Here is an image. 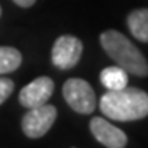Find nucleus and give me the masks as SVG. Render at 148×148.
<instances>
[{
  "label": "nucleus",
  "mask_w": 148,
  "mask_h": 148,
  "mask_svg": "<svg viewBox=\"0 0 148 148\" xmlns=\"http://www.w3.org/2000/svg\"><path fill=\"white\" fill-rule=\"evenodd\" d=\"M102 114L112 120L132 122L148 115V94L138 87L107 90L99 102Z\"/></svg>",
  "instance_id": "f257e3e1"
},
{
  "label": "nucleus",
  "mask_w": 148,
  "mask_h": 148,
  "mask_svg": "<svg viewBox=\"0 0 148 148\" xmlns=\"http://www.w3.org/2000/svg\"><path fill=\"white\" fill-rule=\"evenodd\" d=\"M101 45L106 53L132 76H148V63L142 51L125 35L115 30H107L101 35Z\"/></svg>",
  "instance_id": "f03ea898"
},
{
  "label": "nucleus",
  "mask_w": 148,
  "mask_h": 148,
  "mask_svg": "<svg viewBox=\"0 0 148 148\" xmlns=\"http://www.w3.org/2000/svg\"><path fill=\"white\" fill-rule=\"evenodd\" d=\"M63 95L69 107L77 114H92L95 109V94L90 84L84 79H68L63 86Z\"/></svg>",
  "instance_id": "7ed1b4c3"
},
{
  "label": "nucleus",
  "mask_w": 148,
  "mask_h": 148,
  "mask_svg": "<svg viewBox=\"0 0 148 148\" xmlns=\"http://www.w3.org/2000/svg\"><path fill=\"white\" fill-rule=\"evenodd\" d=\"M56 107L49 106V104H43V106L28 109L27 115L21 120V128L23 133L30 138H40L48 130L53 127L54 120H56Z\"/></svg>",
  "instance_id": "20e7f679"
},
{
  "label": "nucleus",
  "mask_w": 148,
  "mask_h": 148,
  "mask_svg": "<svg viewBox=\"0 0 148 148\" xmlns=\"http://www.w3.org/2000/svg\"><path fill=\"white\" fill-rule=\"evenodd\" d=\"M82 56V43L73 35L59 36L51 49V61L59 69H71L79 63Z\"/></svg>",
  "instance_id": "39448f33"
},
{
  "label": "nucleus",
  "mask_w": 148,
  "mask_h": 148,
  "mask_svg": "<svg viewBox=\"0 0 148 148\" xmlns=\"http://www.w3.org/2000/svg\"><path fill=\"white\" fill-rule=\"evenodd\" d=\"M54 92V82L53 79H49L46 76L36 77L35 81H32L28 86H25L20 90V104L27 109H33V107L43 106L49 101V97Z\"/></svg>",
  "instance_id": "423d86ee"
},
{
  "label": "nucleus",
  "mask_w": 148,
  "mask_h": 148,
  "mask_svg": "<svg viewBox=\"0 0 148 148\" xmlns=\"http://www.w3.org/2000/svg\"><path fill=\"white\" fill-rule=\"evenodd\" d=\"M90 132L97 142L109 148H123L127 145V135L120 128L112 125L104 117H94L90 120Z\"/></svg>",
  "instance_id": "0eeeda50"
},
{
  "label": "nucleus",
  "mask_w": 148,
  "mask_h": 148,
  "mask_svg": "<svg viewBox=\"0 0 148 148\" xmlns=\"http://www.w3.org/2000/svg\"><path fill=\"white\" fill-rule=\"evenodd\" d=\"M128 30L138 41L148 43V8L133 10L127 18Z\"/></svg>",
  "instance_id": "6e6552de"
},
{
  "label": "nucleus",
  "mask_w": 148,
  "mask_h": 148,
  "mask_svg": "<svg viewBox=\"0 0 148 148\" xmlns=\"http://www.w3.org/2000/svg\"><path fill=\"white\" fill-rule=\"evenodd\" d=\"M101 82L109 90H119L123 89L128 84V73L120 66H109L102 69L101 73Z\"/></svg>",
  "instance_id": "1a4fd4ad"
},
{
  "label": "nucleus",
  "mask_w": 148,
  "mask_h": 148,
  "mask_svg": "<svg viewBox=\"0 0 148 148\" xmlns=\"http://www.w3.org/2000/svg\"><path fill=\"white\" fill-rule=\"evenodd\" d=\"M21 64V54L10 46H0V74L13 73Z\"/></svg>",
  "instance_id": "9d476101"
},
{
  "label": "nucleus",
  "mask_w": 148,
  "mask_h": 148,
  "mask_svg": "<svg viewBox=\"0 0 148 148\" xmlns=\"http://www.w3.org/2000/svg\"><path fill=\"white\" fill-rule=\"evenodd\" d=\"M13 92V81L8 77H0V106L10 97Z\"/></svg>",
  "instance_id": "9b49d317"
},
{
  "label": "nucleus",
  "mask_w": 148,
  "mask_h": 148,
  "mask_svg": "<svg viewBox=\"0 0 148 148\" xmlns=\"http://www.w3.org/2000/svg\"><path fill=\"white\" fill-rule=\"evenodd\" d=\"M13 2H15L16 5H20V7H25V8H27V7H32L33 3L36 2V0H13Z\"/></svg>",
  "instance_id": "f8f14e48"
},
{
  "label": "nucleus",
  "mask_w": 148,
  "mask_h": 148,
  "mask_svg": "<svg viewBox=\"0 0 148 148\" xmlns=\"http://www.w3.org/2000/svg\"><path fill=\"white\" fill-rule=\"evenodd\" d=\"M0 15H2V8H0Z\"/></svg>",
  "instance_id": "ddd939ff"
}]
</instances>
